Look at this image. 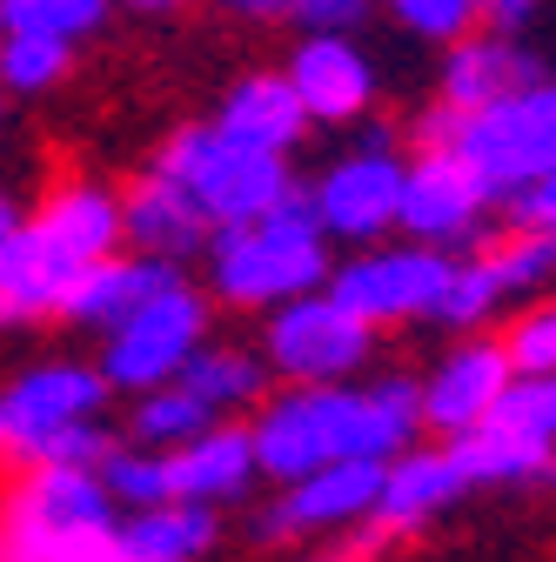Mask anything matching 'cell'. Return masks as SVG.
Masks as SVG:
<instances>
[{
	"mask_svg": "<svg viewBox=\"0 0 556 562\" xmlns=\"http://www.w3.org/2000/svg\"><path fill=\"white\" fill-rule=\"evenodd\" d=\"M114 0H0V34H41V41H88L108 21Z\"/></svg>",
	"mask_w": 556,
	"mask_h": 562,
	"instance_id": "27",
	"label": "cell"
},
{
	"mask_svg": "<svg viewBox=\"0 0 556 562\" xmlns=\"http://www.w3.org/2000/svg\"><path fill=\"white\" fill-rule=\"evenodd\" d=\"M127 562H201L215 549V509L208 503H155L121 522Z\"/></svg>",
	"mask_w": 556,
	"mask_h": 562,
	"instance_id": "24",
	"label": "cell"
},
{
	"mask_svg": "<svg viewBox=\"0 0 556 562\" xmlns=\"http://www.w3.org/2000/svg\"><path fill=\"white\" fill-rule=\"evenodd\" d=\"M215 8H229L242 21H275V14H296V0H215Z\"/></svg>",
	"mask_w": 556,
	"mask_h": 562,
	"instance_id": "37",
	"label": "cell"
},
{
	"mask_svg": "<svg viewBox=\"0 0 556 562\" xmlns=\"http://www.w3.org/2000/svg\"><path fill=\"white\" fill-rule=\"evenodd\" d=\"M382 469L389 462H329L302 482H282L262 516H255V542H289V536H329V529H349L369 522L376 496H382Z\"/></svg>",
	"mask_w": 556,
	"mask_h": 562,
	"instance_id": "12",
	"label": "cell"
},
{
	"mask_svg": "<svg viewBox=\"0 0 556 562\" xmlns=\"http://www.w3.org/2000/svg\"><path fill=\"white\" fill-rule=\"evenodd\" d=\"M490 188H482L449 148H409L402 155V215L396 228L409 241H423V248H469L482 235V222H490Z\"/></svg>",
	"mask_w": 556,
	"mask_h": 562,
	"instance_id": "11",
	"label": "cell"
},
{
	"mask_svg": "<svg viewBox=\"0 0 556 562\" xmlns=\"http://www.w3.org/2000/svg\"><path fill=\"white\" fill-rule=\"evenodd\" d=\"M262 356L289 382H315V389L322 382H349L376 356V328L356 308H342L329 289H315V295H296L282 308H268Z\"/></svg>",
	"mask_w": 556,
	"mask_h": 562,
	"instance_id": "8",
	"label": "cell"
},
{
	"mask_svg": "<svg viewBox=\"0 0 556 562\" xmlns=\"http://www.w3.org/2000/svg\"><path fill=\"white\" fill-rule=\"evenodd\" d=\"M469 488V475H463V462H456V449L443 442V449H402V456H389V469H382V496H376V509H369V536L356 542L363 555L376 549V542H396V536H409V529H423L430 516H443L456 496Z\"/></svg>",
	"mask_w": 556,
	"mask_h": 562,
	"instance_id": "15",
	"label": "cell"
},
{
	"mask_svg": "<svg viewBox=\"0 0 556 562\" xmlns=\"http://www.w3.org/2000/svg\"><path fill=\"white\" fill-rule=\"evenodd\" d=\"M14 456V429H8V402H0V462Z\"/></svg>",
	"mask_w": 556,
	"mask_h": 562,
	"instance_id": "40",
	"label": "cell"
},
{
	"mask_svg": "<svg viewBox=\"0 0 556 562\" xmlns=\"http://www.w3.org/2000/svg\"><path fill=\"white\" fill-rule=\"evenodd\" d=\"M449 261L443 248H423V241H402V248H356L342 268H329V295L342 308H356L369 328H396V322H423L436 315L443 302V281H449Z\"/></svg>",
	"mask_w": 556,
	"mask_h": 562,
	"instance_id": "10",
	"label": "cell"
},
{
	"mask_svg": "<svg viewBox=\"0 0 556 562\" xmlns=\"http://www.w3.org/2000/svg\"><path fill=\"white\" fill-rule=\"evenodd\" d=\"M215 127L248 140V148H268V155H296V140L315 127L296 81L289 75H242L222 101H215Z\"/></svg>",
	"mask_w": 556,
	"mask_h": 562,
	"instance_id": "22",
	"label": "cell"
},
{
	"mask_svg": "<svg viewBox=\"0 0 556 562\" xmlns=\"http://www.w3.org/2000/svg\"><path fill=\"white\" fill-rule=\"evenodd\" d=\"M0 127H8V108H0Z\"/></svg>",
	"mask_w": 556,
	"mask_h": 562,
	"instance_id": "42",
	"label": "cell"
},
{
	"mask_svg": "<svg viewBox=\"0 0 556 562\" xmlns=\"http://www.w3.org/2000/svg\"><path fill=\"white\" fill-rule=\"evenodd\" d=\"M449 449H456L469 488L476 482H497V488L556 482V375H510L497 408Z\"/></svg>",
	"mask_w": 556,
	"mask_h": 562,
	"instance_id": "6",
	"label": "cell"
},
{
	"mask_svg": "<svg viewBox=\"0 0 556 562\" xmlns=\"http://www.w3.org/2000/svg\"><path fill=\"white\" fill-rule=\"evenodd\" d=\"M376 0H296V21L302 34H356L369 21Z\"/></svg>",
	"mask_w": 556,
	"mask_h": 562,
	"instance_id": "33",
	"label": "cell"
},
{
	"mask_svg": "<svg viewBox=\"0 0 556 562\" xmlns=\"http://www.w3.org/2000/svg\"><path fill=\"white\" fill-rule=\"evenodd\" d=\"M75 47L67 41H41V34H0V88L8 94H47L54 81H67Z\"/></svg>",
	"mask_w": 556,
	"mask_h": 562,
	"instance_id": "30",
	"label": "cell"
},
{
	"mask_svg": "<svg viewBox=\"0 0 556 562\" xmlns=\"http://www.w3.org/2000/svg\"><path fill=\"white\" fill-rule=\"evenodd\" d=\"M168 456V503H235L255 488V436L235 429V422H215V429H201L194 442L181 449H162Z\"/></svg>",
	"mask_w": 556,
	"mask_h": 562,
	"instance_id": "21",
	"label": "cell"
},
{
	"mask_svg": "<svg viewBox=\"0 0 556 562\" xmlns=\"http://www.w3.org/2000/svg\"><path fill=\"white\" fill-rule=\"evenodd\" d=\"M175 382L229 422L235 408H255V402H262V389H268V362L248 356V348H229V341H201V348H194V362H188Z\"/></svg>",
	"mask_w": 556,
	"mask_h": 562,
	"instance_id": "25",
	"label": "cell"
},
{
	"mask_svg": "<svg viewBox=\"0 0 556 562\" xmlns=\"http://www.w3.org/2000/svg\"><path fill=\"white\" fill-rule=\"evenodd\" d=\"M108 375L88 362H34L8 382V429H14V456H27L41 436L75 429V422H94L108 408Z\"/></svg>",
	"mask_w": 556,
	"mask_h": 562,
	"instance_id": "14",
	"label": "cell"
},
{
	"mask_svg": "<svg viewBox=\"0 0 556 562\" xmlns=\"http://www.w3.org/2000/svg\"><path fill=\"white\" fill-rule=\"evenodd\" d=\"M423 429V382L376 375V382H289L282 395L255 402V469L268 482H302L329 462H389Z\"/></svg>",
	"mask_w": 556,
	"mask_h": 562,
	"instance_id": "1",
	"label": "cell"
},
{
	"mask_svg": "<svg viewBox=\"0 0 556 562\" xmlns=\"http://www.w3.org/2000/svg\"><path fill=\"white\" fill-rule=\"evenodd\" d=\"M503 348H510V369H516V375H556V302L530 308V315L503 335Z\"/></svg>",
	"mask_w": 556,
	"mask_h": 562,
	"instance_id": "32",
	"label": "cell"
},
{
	"mask_svg": "<svg viewBox=\"0 0 556 562\" xmlns=\"http://www.w3.org/2000/svg\"><path fill=\"white\" fill-rule=\"evenodd\" d=\"M208 341V302L201 289H188V281H175V289H162L148 308H134L114 335H101V375L108 389H127V395H148L162 382H175L194 348Z\"/></svg>",
	"mask_w": 556,
	"mask_h": 562,
	"instance_id": "7",
	"label": "cell"
},
{
	"mask_svg": "<svg viewBox=\"0 0 556 562\" xmlns=\"http://www.w3.org/2000/svg\"><path fill=\"white\" fill-rule=\"evenodd\" d=\"M503 302H510V295L497 289L490 261H482V255H456V261H449V281H443V302H436L430 322H443V328H482Z\"/></svg>",
	"mask_w": 556,
	"mask_h": 562,
	"instance_id": "29",
	"label": "cell"
},
{
	"mask_svg": "<svg viewBox=\"0 0 556 562\" xmlns=\"http://www.w3.org/2000/svg\"><path fill=\"white\" fill-rule=\"evenodd\" d=\"M476 255L490 261L497 289H503L510 302L530 295V289H543V281L556 274V235H536V228H510V235H497V241H482Z\"/></svg>",
	"mask_w": 556,
	"mask_h": 562,
	"instance_id": "28",
	"label": "cell"
},
{
	"mask_svg": "<svg viewBox=\"0 0 556 562\" xmlns=\"http://www.w3.org/2000/svg\"><path fill=\"white\" fill-rule=\"evenodd\" d=\"M81 261L54 248L27 215L21 228L0 241V328H41L67 308V289H75Z\"/></svg>",
	"mask_w": 556,
	"mask_h": 562,
	"instance_id": "17",
	"label": "cell"
},
{
	"mask_svg": "<svg viewBox=\"0 0 556 562\" xmlns=\"http://www.w3.org/2000/svg\"><path fill=\"white\" fill-rule=\"evenodd\" d=\"M309 562H363V549H322V555H309Z\"/></svg>",
	"mask_w": 556,
	"mask_h": 562,
	"instance_id": "41",
	"label": "cell"
},
{
	"mask_svg": "<svg viewBox=\"0 0 556 562\" xmlns=\"http://www.w3.org/2000/svg\"><path fill=\"white\" fill-rule=\"evenodd\" d=\"M536 81H543L536 54H523V41L503 34V27H476L443 54V108H456V114L510 101V94H523Z\"/></svg>",
	"mask_w": 556,
	"mask_h": 562,
	"instance_id": "19",
	"label": "cell"
},
{
	"mask_svg": "<svg viewBox=\"0 0 556 562\" xmlns=\"http://www.w3.org/2000/svg\"><path fill=\"white\" fill-rule=\"evenodd\" d=\"M208 281L215 295L235 302V308H282L296 295H315L329 289V235L309 207V188H296L282 207H268L255 222H235V228H215L208 235Z\"/></svg>",
	"mask_w": 556,
	"mask_h": 562,
	"instance_id": "2",
	"label": "cell"
},
{
	"mask_svg": "<svg viewBox=\"0 0 556 562\" xmlns=\"http://www.w3.org/2000/svg\"><path fill=\"white\" fill-rule=\"evenodd\" d=\"M282 75L296 81L309 121H322V127H349L376 108V67L356 47V34H302Z\"/></svg>",
	"mask_w": 556,
	"mask_h": 562,
	"instance_id": "16",
	"label": "cell"
},
{
	"mask_svg": "<svg viewBox=\"0 0 556 562\" xmlns=\"http://www.w3.org/2000/svg\"><path fill=\"white\" fill-rule=\"evenodd\" d=\"M121 228H127L134 255H155V261H188V255L208 248V235H215V222L201 215V201L181 181H168L162 168H148L121 194Z\"/></svg>",
	"mask_w": 556,
	"mask_h": 562,
	"instance_id": "20",
	"label": "cell"
},
{
	"mask_svg": "<svg viewBox=\"0 0 556 562\" xmlns=\"http://www.w3.org/2000/svg\"><path fill=\"white\" fill-rule=\"evenodd\" d=\"M155 168L168 181H181L201 215L215 228H235V222H255L268 207H282L296 194V175H289V155H268V148H248V140L222 134L215 121H188L162 140Z\"/></svg>",
	"mask_w": 556,
	"mask_h": 562,
	"instance_id": "4",
	"label": "cell"
},
{
	"mask_svg": "<svg viewBox=\"0 0 556 562\" xmlns=\"http://www.w3.org/2000/svg\"><path fill=\"white\" fill-rule=\"evenodd\" d=\"M389 21L415 41H430V47H456L463 34L482 27V8L476 0H382Z\"/></svg>",
	"mask_w": 556,
	"mask_h": 562,
	"instance_id": "31",
	"label": "cell"
},
{
	"mask_svg": "<svg viewBox=\"0 0 556 562\" xmlns=\"http://www.w3.org/2000/svg\"><path fill=\"white\" fill-rule=\"evenodd\" d=\"M476 8H482V27H503V34H516L536 8H543V0H476Z\"/></svg>",
	"mask_w": 556,
	"mask_h": 562,
	"instance_id": "35",
	"label": "cell"
},
{
	"mask_svg": "<svg viewBox=\"0 0 556 562\" xmlns=\"http://www.w3.org/2000/svg\"><path fill=\"white\" fill-rule=\"evenodd\" d=\"M14 228H21V207H14V194H8V188H0V241H8Z\"/></svg>",
	"mask_w": 556,
	"mask_h": 562,
	"instance_id": "39",
	"label": "cell"
},
{
	"mask_svg": "<svg viewBox=\"0 0 556 562\" xmlns=\"http://www.w3.org/2000/svg\"><path fill=\"white\" fill-rule=\"evenodd\" d=\"M215 408L208 402H194L181 382H162V389H148V395H134V422H127V436L134 442H148V449H181V442H194L201 429H215Z\"/></svg>",
	"mask_w": 556,
	"mask_h": 562,
	"instance_id": "26",
	"label": "cell"
},
{
	"mask_svg": "<svg viewBox=\"0 0 556 562\" xmlns=\"http://www.w3.org/2000/svg\"><path fill=\"white\" fill-rule=\"evenodd\" d=\"M121 529L94 469H27L0 496V562H60L75 542Z\"/></svg>",
	"mask_w": 556,
	"mask_h": 562,
	"instance_id": "5",
	"label": "cell"
},
{
	"mask_svg": "<svg viewBox=\"0 0 556 562\" xmlns=\"http://www.w3.org/2000/svg\"><path fill=\"white\" fill-rule=\"evenodd\" d=\"M27 222H34L54 248H67L81 268L101 261V255H114V248L127 241V228H121V194H108L101 181H60Z\"/></svg>",
	"mask_w": 556,
	"mask_h": 562,
	"instance_id": "23",
	"label": "cell"
},
{
	"mask_svg": "<svg viewBox=\"0 0 556 562\" xmlns=\"http://www.w3.org/2000/svg\"><path fill=\"white\" fill-rule=\"evenodd\" d=\"M510 228L556 235V168H549V175H536L523 194H510Z\"/></svg>",
	"mask_w": 556,
	"mask_h": 562,
	"instance_id": "34",
	"label": "cell"
},
{
	"mask_svg": "<svg viewBox=\"0 0 556 562\" xmlns=\"http://www.w3.org/2000/svg\"><path fill=\"white\" fill-rule=\"evenodd\" d=\"M409 148H449L482 188L490 201H510L523 194L536 175L556 168V81H536L510 101H490V108H430L409 121Z\"/></svg>",
	"mask_w": 556,
	"mask_h": 562,
	"instance_id": "3",
	"label": "cell"
},
{
	"mask_svg": "<svg viewBox=\"0 0 556 562\" xmlns=\"http://www.w3.org/2000/svg\"><path fill=\"white\" fill-rule=\"evenodd\" d=\"M60 562H127V549H121V529H101V536H88V542H75Z\"/></svg>",
	"mask_w": 556,
	"mask_h": 562,
	"instance_id": "36",
	"label": "cell"
},
{
	"mask_svg": "<svg viewBox=\"0 0 556 562\" xmlns=\"http://www.w3.org/2000/svg\"><path fill=\"white\" fill-rule=\"evenodd\" d=\"M510 348L503 341H490V335H469V341H456L449 356L423 375V429H436L443 442H456V436H469L482 415L497 408V395L510 389Z\"/></svg>",
	"mask_w": 556,
	"mask_h": 562,
	"instance_id": "13",
	"label": "cell"
},
{
	"mask_svg": "<svg viewBox=\"0 0 556 562\" xmlns=\"http://www.w3.org/2000/svg\"><path fill=\"white\" fill-rule=\"evenodd\" d=\"M309 207L329 241H349V248H376L396 215H402V155L382 127H369V140L356 155L329 161L315 181H309Z\"/></svg>",
	"mask_w": 556,
	"mask_h": 562,
	"instance_id": "9",
	"label": "cell"
},
{
	"mask_svg": "<svg viewBox=\"0 0 556 562\" xmlns=\"http://www.w3.org/2000/svg\"><path fill=\"white\" fill-rule=\"evenodd\" d=\"M175 281H188L175 261H155V255L114 248V255H101V261H88V268L75 274V289H67L60 322L94 328V335H114L134 308H148L162 289H175Z\"/></svg>",
	"mask_w": 556,
	"mask_h": 562,
	"instance_id": "18",
	"label": "cell"
},
{
	"mask_svg": "<svg viewBox=\"0 0 556 562\" xmlns=\"http://www.w3.org/2000/svg\"><path fill=\"white\" fill-rule=\"evenodd\" d=\"M114 8H127V14H175L181 0H114Z\"/></svg>",
	"mask_w": 556,
	"mask_h": 562,
	"instance_id": "38",
	"label": "cell"
}]
</instances>
